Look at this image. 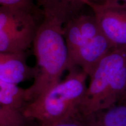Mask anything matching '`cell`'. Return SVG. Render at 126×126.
Returning <instances> with one entry per match:
<instances>
[{
    "mask_svg": "<svg viewBox=\"0 0 126 126\" xmlns=\"http://www.w3.org/2000/svg\"><path fill=\"white\" fill-rule=\"evenodd\" d=\"M32 46L36 65L33 82L25 88L28 103L59 82L64 72L68 70V54L61 23L43 17Z\"/></svg>",
    "mask_w": 126,
    "mask_h": 126,
    "instance_id": "cell-1",
    "label": "cell"
},
{
    "mask_svg": "<svg viewBox=\"0 0 126 126\" xmlns=\"http://www.w3.org/2000/svg\"><path fill=\"white\" fill-rule=\"evenodd\" d=\"M68 71L64 79L25 105L22 110L25 117L44 123L78 116L88 75L78 68Z\"/></svg>",
    "mask_w": 126,
    "mask_h": 126,
    "instance_id": "cell-2",
    "label": "cell"
},
{
    "mask_svg": "<svg viewBox=\"0 0 126 126\" xmlns=\"http://www.w3.org/2000/svg\"><path fill=\"white\" fill-rule=\"evenodd\" d=\"M79 108L78 115L104 109L124 99L126 91V47L114 48L97 64Z\"/></svg>",
    "mask_w": 126,
    "mask_h": 126,
    "instance_id": "cell-3",
    "label": "cell"
},
{
    "mask_svg": "<svg viewBox=\"0 0 126 126\" xmlns=\"http://www.w3.org/2000/svg\"><path fill=\"white\" fill-rule=\"evenodd\" d=\"M68 70L78 68L88 77L101 60L114 49L94 15L82 14L63 26Z\"/></svg>",
    "mask_w": 126,
    "mask_h": 126,
    "instance_id": "cell-4",
    "label": "cell"
},
{
    "mask_svg": "<svg viewBox=\"0 0 126 126\" xmlns=\"http://www.w3.org/2000/svg\"><path fill=\"white\" fill-rule=\"evenodd\" d=\"M43 18L26 11L0 7V52L25 53L32 46Z\"/></svg>",
    "mask_w": 126,
    "mask_h": 126,
    "instance_id": "cell-5",
    "label": "cell"
},
{
    "mask_svg": "<svg viewBox=\"0 0 126 126\" xmlns=\"http://www.w3.org/2000/svg\"><path fill=\"white\" fill-rule=\"evenodd\" d=\"M100 29L114 48L126 47V6L86 0Z\"/></svg>",
    "mask_w": 126,
    "mask_h": 126,
    "instance_id": "cell-6",
    "label": "cell"
},
{
    "mask_svg": "<svg viewBox=\"0 0 126 126\" xmlns=\"http://www.w3.org/2000/svg\"><path fill=\"white\" fill-rule=\"evenodd\" d=\"M43 17L53 19L63 26L83 14L86 0H33ZM95 1L96 0H89Z\"/></svg>",
    "mask_w": 126,
    "mask_h": 126,
    "instance_id": "cell-7",
    "label": "cell"
},
{
    "mask_svg": "<svg viewBox=\"0 0 126 126\" xmlns=\"http://www.w3.org/2000/svg\"><path fill=\"white\" fill-rule=\"evenodd\" d=\"M33 75V67L28 65L25 53L0 52V80L19 85Z\"/></svg>",
    "mask_w": 126,
    "mask_h": 126,
    "instance_id": "cell-8",
    "label": "cell"
},
{
    "mask_svg": "<svg viewBox=\"0 0 126 126\" xmlns=\"http://www.w3.org/2000/svg\"><path fill=\"white\" fill-rule=\"evenodd\" d=\"M83 126H126V99L110 108L78 115Z\"/></svg>",
    "mask_w": 126,
    "mask_h": 126,
    "instance_id": "cell-9",
    "label": "cell"
},
{
    "mask_svg": "<svg viewBox=\"0 0 126 126\" xmlns=\"http://www.w3.org/2000/svg\"><path fill=\"white\" fill-rule=\"evenodd\" d=\"M28 102L25 88L0 80V105L22 110Z\"/></svg>",
    "mask_w": 126,
    "mask_h": 126,
    "instance_id": "cell-10",
    "label": "cell"
},
{
    "mask_svg": "<svg viewBox=\"0 0 126 126\" xmlns=\"http://www.w3.org/2000/svg\"><path fill=\"white\" fill-rule=\"evenodd\" d=\"M22 110L0 105V126H31Z\"/></svg>",
    "mask_w": 126,
    "mask_h": 126,
    "instance_id": "cell-11",
    "label": "cell"
},
{
    "mask_svg": "<svg viewBox=\"0 0 126 126\" xmlns=\"http://www.w3.org/2000/svg\"><path fill=\"white\" fill-rule=\"evenodd\" d=\"M0 7L26 11L42 15L40 11L36 7L33 0H0Z\"/></svg>",
    "mask_w": 126,
    "mask_h": 126,
    "instance_id": "cell-12",
    "label": "cell"
},
{
    "mask_svg": "<svg viewBox=\"0 0 126 126\" xmlns=\"http://www.w3.org/2000/svg\"><path fill=\"white\" fill-rule=\"evenodd\" d=\"M36 126H83V125L81 120L77 116L57 122L38 123Z\"/></svg>",
    "mask_w": 126,
    "mask_h": 126,
    "instance_id": "cell-13",
    "label": "cell"
},
{
    "mask_svg": "<svg viewBox=\"0 0 126 126\" xmlns=\"http://www.w3.org/2000/svg\"><path fill=\"white\" fill-rule=\"evenodd\" d=\"M94 2L99 4L120 5L126 6V0H96Z\"/></svg>",
    "mask_w": 126,
    "mask_h": 126,
    "instance_id": "cell-14",
    "label": "cell"
},
{
    "mask_svg": "<svg viewBox=\"0 0 126 126\" xmlns=\"http://www.w3.org/2000/svg\"><path fill=\"white\" fill-rule=\"evenodd\" d=\"M125 99H126V91L125 95H124V99H123V100H125Z\"/></svg>",
    "mask_w": 126,
    "mask_h": 126,
    "instance_id": "cell-15",
    "label": "cell"
}]
</instances>
